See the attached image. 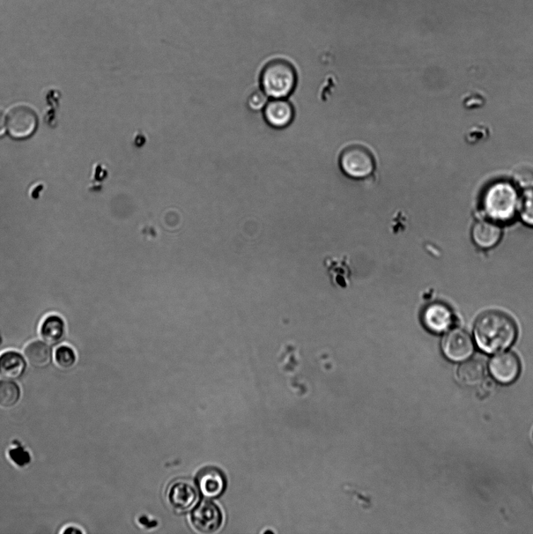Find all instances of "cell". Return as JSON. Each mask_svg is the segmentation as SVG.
Instances as JSON below:
<instances>
[{
	"instance_id": "obj_1",
	"label": "cell",
	"mask_w": 533,
	"mask_h": 534,
	"mask_svg": "<svg viewBox=\"0 0 533 534\" xmlns=\"http://www.w3.org/2000/svg\"><path fill=\"white\" fill-rule=\"evenodd\" d=\"M516 337L515 323L500 311H487L474 325V339L479 349L487 354L505 351L513 344Z\"/></svg>"
},
{
	"instance_id": "obj_2",
	"label": "cell",
	"mask_w": 533,
	"mask_h": 534,
	"mask_svg": "<svg viewBox=\"0 0 533 534\" xmlns=\"http://www.w3.org/2000/svg\"><path fill=\"white\" fill-rule=\"evenodd\" d=\"M520 197L512 183L500 181L488 187L483 197L485 213L491 220L508 222L515 217L520 207Z\"/></svg>"
},
{
	"instance_id": "obj_3",
	"label": "cell",
	"mask_w": 533,
	"mask_h": 534,
	"mask_svg": "<svg viewBox=\"0 0 533 534\" xmlns=\"http://www.w3.org/2000/svg\"><path fill=\"white\" fill-rule=\"evenodd\" d=\"M297 73L293 66L286 61H271L262 72V91L273 99H283L290 95L297 85Z\"/></svg>"
},
{
	"instance_id": "obj_4",
	"label": "cell",
	"mask_w": 533,
	"mask_h": 534,
	"mask_svg": "<svg viewBox=\"0 0 533 534\" xmlns=\"http://www.w3.org/2000/svg\"><path fill=\"white\" fill-rule=\"evenodd\" d=\"M7 132L11 137L24 139L31 137L38 126V115L27 103H19L6 111Z\"/></svg>"
},
{
	"instance_id": "obj_5",
	"label": "cell",
	"mask_w": 533,
	"mask_h": 534,
	"mask_svg": "<svg viewBox=\"0 0 533 534\" xmlns=\"http://www.w3.org/2000/svg\"><path fill=\"white\" fill-rule=\"evenodd\" d=\"M340 168L352 179H365L373 174L375 160L373 154L365 147L351 146L340 155Z\"/></svg>"
},
{
	"instance_id": "obj_6",
	"label": "cell",
	"mask_w": 533,
	"mask_h": 534,
	"mask_svg": "<svg viewBox=\"0 0 533 534\" xmlns=\"http://www.w3.org/2000/svg\"><path fill=\"white\" fill-rule=\"evenodd\" d=\"M442 351L450 361L468 360L474 352V342L467 332L460 329L450 330L442 341Z\"/></svg>"
},
{
	"instance_id": "obj_7",
	"label": "cell",
	"mask_w": 533,
	"mask_h": 534,
	"mask_svg": "<svg viewBox=\"0 0 533 534\" xmlns=\"http://www.w3.org/2000/svg\"><path fill=\"white\" fill-rule=\"evenodd\" d=\"M488 368L496 381L509 385L514 383L520 376L521 364L515 354L502 352L493 356Z\"/></svg>"
},
{
	"instance_id": "obj_8",
	"label": "cell",
	"mask_w": 533,
	"mask_h": 534,
	"mask_svg": "<svg viewBox=\"0 0 533 534\" xmlns=\"http://www.w3.org/2000/svg\"><path fill=\"white\" fill-rule=\"evenodd\" d=\"M192 521L199 531L205 533L216 532L222 523L221 511L216 504L204 501L192 513Z\"/></svg>"
},
{
	"instance_id": "obj_9",
	"label": "cell",
	"mask_w": 533,
	"mask_h": 534,
	"mask_svg": "<svg viewBox=\"0 0 533 534\" xmlns=\"http://www.w3.org/2000/svg\"><path fill=\"white\" fill-rule=\"evenodd\" d=\"M423 320L426 328L434 333L448 331L454 323L452 311L446 305L434 303L424 310Z\"/></svg>"
},
{
	"instance_id": "obj_10",
	"label": "cell",
	"mask_w": 533,
	"mask_h": 534,
	"mask_svg": "<svg viewBox=\"0 0 533 534\" xmlns=\"http://www.w3.org/2000/svg\"><path fill=\"white\" fill-rule=\"evenodd\" d=\"M264 117L271 127L283 129L293 122L294 109L291 103L284 99H274L264 108Z\"/></svg>"
},
{
	"instance_id": "obj_11",
	"label": "cell",
	"mask_w": 533,
	"mask_h": 534,
	"mask_svg": "<svg viewBox=\"0 0 533 534\" xmlns=\"http://www.w3.org/2000/svg\"><path fill=\"white\" fill-rule=\"evenodd\" d=\"M501 236L500 226L492 220L479 221L472 228V240L481 248H493L499 243Z\"/></svg>"
},
{
	"instance_id": "obj_12",
	"label": "cell",
	"mask_w": 533,
	"mask_h": 534,
	"mask_svg": "<svg viewBox=\"0 0 533 534\" xmlns=\"http://www.w3.org/2000/svg\"><path fill=\"white\" fill-rule=\"evenodd\" d=\"M197 484L204 496L209 499H216L224 492L226 482L221 471L207 468L199 473Z\"/></svg>"
},
{
	"instance_id": "obj_13",
	"label": "cell",
	"mask_w": 533,
	"mask_h": 534,
	"mask_svg": "<svg viewBox=\"0 0 533 534\" xmlns=\"http://www.w3.org/2000/svg\"><path fill=\"white\" fill-rule=\"evenodd\" d=\"M27 361L23 355L14 352H5L0 354V377L16 381L25 374Z\"/></svg>"
},
{
	"instance_id": "obj_14",
	"label": "cell",
	"mask_w": 533,
	"mask_h": 534,
	"mask_svg": "<svg viewBox=\"0 0 533 534\" xmlns=\"http://www.w3.org/2000/svg\"><path fill=\"white\" fill-rule=\"evenodd\" d=\"M197 492L188 482L180 481L169 489L168 499L172 506L179 511H188L195 506Z\"/></svg>"
},
{
	"instance_id": "obj_15",
	"label": "cell",
	"mask_w": 533,
	"mask_h": 534,
	"mask_svg": "<svg viewBox=\"0 0 533 534\" xmlns=\"http://www.w3.org/2000/svg\"><path fill=\"white\" fill-rule=\"evenodd\" d=\"M487 368L484 361L472 359L464 361L457 369V379L467 387H476L482 384L486 376Z\"/></svg>"
},
{
	"instance_id": "obj_16",
	"label": "cell",
	"mask_w": 533,
	"mask_h": 534,
	"mask_svg": "<svg viewBox=\"0 0 533 534\" xmlns=\"http://www.w3.org/2000/svg\"><path fill=\"white\" fill-rule=\"evenodd\" d=\"M40 337L50 346L60 344L66 337V326L60 315H50L44 318L40 329Z\"/></svg>"
},
{
	"instance_id": "obj_17",
	"label": "cell",
	"mask_w": 533,
	"mask_h": 534,
	"mask_svg": "<svg viewBox=\"0 0 533 534\" xmlns=\"http://www.w3.org/2000/svg\"><path fill=\"white\" fill-rule=\"evenodd\" d=\"M24 354L29 365L40 369L48 367L54 359L50 345L40 340L29 343L25 348Z\"/></svg>"
},
{
	"instance_id": "obj_18",
	"label": "cell",
	"mask_w": 533,
	"mask_h": 534,
	"mask_svg": "<svg viewBox=\"0 0 533 534\" xmlns=\"http://www.w3.org/2000/svg\"><path fill=\"white\" fill-rule=\"evenodd\" d=\"M21 396V388L16 381L0 380V409H14L20 403Z\"/></svg>"
},
{
	"instance_id": "obj_19",
	"label": "cell",
	"mask_w": 533,
	"mask_h": 534,
	"mask_svg": "<svg viewBox=\"0 0 533 534\" xmlns=\"http://www.w3.org/2000/svg\"><path fill=\"white\" fill-rule=\"evenodd\" d=\"M77 354L72 347L66 345L58 347L54 353V361L58 368L69 371L76 366Z\"/></svg>"
},
{
	"instance_id": "obj_20",
	"label": "cell",
	"mask_w": 533,
	"mask_h": 534,
	"mask_svg": "<svg viewBox=\"0 0 533 534\" xmlns=\"http://www.w3.org/2000/svg\"><path fill=\"white\" fill-rule=\"evenodd\" d=\"M518 211L525 224L533 226V187L527 189L523 192Z\"/></svg>"
},
{
	"instance_id": "obj_21",
	"label": "cell",
	"mask_w": 533,
	"mask_h": 534,
	"mask_svg": "<svg viewBox=\"0 0 533 534\" xmlns=\"http://www.w3.org/2000/svg\"><path fill=\"white\" fill-rule=\"evenodd\" d=\"M8 456L11 461L19 468H25L32 463L30 452L21 446L20 443H17L16 446L9 450Z\"/></svg>"
},
{
	"instance_id": "obj_22",
	"label": "cell",
	"mask_w": 533,
	"mask_h": 534,
	"mask_svg": "<svg viewBox=\"0 0 533 534\" xmlns=\"http://www.w3.org/2000/svg\"><path fill=\"white\" fill-rule=\"evenodd\" d=\"M514 181L525 190L533 187V167L529 165L517 166L514 170Z\"/></svg>"
},
{
	"instance_id": "obj_23",
	"label": "cell",
	"mask_w": 533,
	"mask_h": 534,
	"mask_svg": "<svg viewBox=\"0 0 533 534\" xmlns=\"http://www.w3.org/2000/svg\"><path fill=\"white\" fill-rule=\"evenodd\" d=\"M269 95L262 90L257 91L250 94L247 100V105L250 109L254 111H259L265 108L268 103Z\"/></svg>"
},
{
	"instance_id": "obj_24",
	"label": "cell",
	"mask_w": 533,
	"mask_h": 534,
	"mask_svg": "<svg viewBox=\"0 0 533 534\" xmlns=\"http://www.w3.org/2000/svg\"><path fill=\"white\" fill-rule=\"evenodd\" d=\"M6 132H7L6 111L0 108V137H3Z\"/></svg>"
},
{
	"instance_id": "obj_25",
	"label": "cell",
	"mask_w": 533,
	"mask_h": 534,
	"mask_svg": "<svg viewBox=\"0 0 533 534\" xmlns=\"http://www.w3.org/2000/svg\"><path fill=\"white\" fill-rule=\"evenodd\" d=\"M63 534H83L84 532L75 526H70L66 528L62 532Z\"/></svg>"
},
{
	"instance_id": "obj_26",
	"label": "cell",
	"mask_w": 533,
	"mask_h": 534,
	"mask_svg": "<svg viewBox=\"0 0 533 534\" xmlns=\"http://www.w3.org/2000/svg\"><path fill=\"white\" fill-rule=\"evenodd\" d=\"M1 340H2V337H1V333H0V343H1Z\"/></svg>"
},
{
	"instance_id": "obj_27",
	"label": "cell",
	"mask_w": 533,
	"mask_h": 534,
	"mask_svg": "<svg viewBox=\"0 0 533 534\" xmlns=\"http://www.w3.org/2000/svg\"><path fill=\"white\" fill-rule=\"evenodd\" d=\"M532 439H533V434H532Z\"/></svg>"
}]
</instances>
